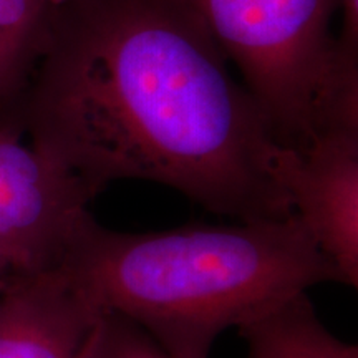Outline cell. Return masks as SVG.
Listing matches in <instances>:
<instances>
[{
  "label": "cell",
  "instance_id": "cell-8",
  "mask_svg": "<svg viewBox=\"0 0 358 358\" xmlns=\"http://www.w3.org/2000/svg\"><path fill=\"white\" fill-rule=\"evenodd\" d=\"M92 358H173L140 327L116 313H106Z\"/></svg>",
  "mask_w": 358,
  "mask_h": 358
},
{
  "label": "cell",
  "instance_id": "cell-10",
  "mask_svg": "<svg viewBox=\"0 0 358 358\" xmlns=\"http://www.w3.org/2000/svg\"><path fill=\"white\" fill-rule=\"evenodd\" d=\"M10 277H12L10 272H8L7 268H6V266H3V264L0 262V290L3 289V285L7 284V280L10 279Z\"/></svg>",
  "mask_w": 358,
  "mask_h": 358
},
{
  "label": "cell",
  "instance_id": "cell-4",
  "mask_svg": "<svg viewBox=\"0 0 358 358\" xmlns=\"http://www.w3.org/2000/svg\"><path fill=\"white\" fill-rule=\"evenodd\" d=\"M93 198L69 169L0 129V262L12 277L60 266Z\"/></svg>",
  "mask_w": 358,
  "mask_h": 358
},
{
  "label": "cell",
  "instance_id": "cell-9",
  "mask_svg": "<svg viewBox=\"0 0 358 358\" xmlns=\"http://www.w3.org/2000/svg\"><path fill=\"white\" fill-rule=\"evenodd\" d=\"M343 12V32L340 42L350 48L358 43V0H337Z\"/></svg>",
  "mask_w": 358,
  "mask_h": 358
},
{
  "label": "cell",
  "instance_id": "cell-6",
  "mask_svg": "<svg viewBox=\"0 0 358 358\" xmlns=\"http://www.w3.org/2000/svg\"><path fill=\"white\" fill-rule=\"evenodd\" d=\"M105 312L64 267L0 290V358H92Z\"/></svg>",
  "mask_w": 358,
  "mask_h": 358
},
{
  "label": "cell",
  "instance_id": "cell-11",
  "mask_svg": "<svg viewBox=\"0 0 358 358\" xmlns=\"http://www.w3.org/2000/svg\"><path fill=\"white\" fill-rule=\"evenodd\" d=\"M48 2H50V3H52V6H57V3L64 2V0H48Z\"/></svg>",
  "mask_w": 358,
  "mask_h": 358
},
{
  "label": "cell",
  "instance_id": "cell-1",
  "mask_svg": "<svg viewBox=\"0 0 358 358\" xmlns=\"http://www.w3.org/2000/svg\"><path fill=\"white\" fill-rule=\"evenodd\" d=\"M30 113L34 146L93 194L169 186L237 221L292 216L284 146L181 0H64Z\"/></svg>",
  "mask_w": 358,
  "mask_h": 358
},
{
  "label": "cell",
  "instance_id": "cell-5",
  "mask_svg": "<svg viewBox=\"0 0 358 358\" xmlns=\"http://www.w3.org/2000/svg\"><path fill=\"white\" fill-rule=\"evenodd\" d=\"M280 182L292 213L340 284H358V129L329 128L282 150Z\"/></svg>",
  "mask_w": 358,
  "mask_h": 358
},
{
  "label": "cell",
  "instance_id": "cell-3",
  "mask_svg": "<svg viewBox=\"0 0 358 358\" xmlns=\"http://www.w3.org/2000/svg\"><path fill=\"white\" fill-rule=\"evenodd\" d=\"M209 30L275 141L306 146L325 128H358L357 48L330 35L337 0H181Z\"/></svg>",
  "mask_w": 358,
  "mask_h": 358
},
{
  "label": "cell",
  "instance_id": "cell-7",
  "mask_svg": "<svg viewBox=\"0 0 358 358\" xmlns=\"http://www.w3.org/2000/svg\"><path fill=\"white\" fill-rule=\"evenodd\" d=\"M245 358H358V348L325 329L307 294L241 327Z\"/></svg>",
  "mask_w": 358,
  "mask_h": 358
},
{
  "label": "cell",
  "instance_id": "cell-2",
  "mask_svg": "<svg viewBox=\"0 0 358 358\" xmlns=\"http://www.w3.org/2000/svg\"><path fill=\"white\" fill-rule=\"evenodd\" d=\"M60 267L173 358H209L231 327L340 282L295 214L146 234L110 231L90 214Z\"/></svg>",
  "mask_w": 358,
  "mask_h": 358
}]
</instances>
